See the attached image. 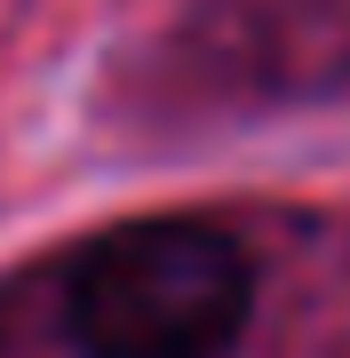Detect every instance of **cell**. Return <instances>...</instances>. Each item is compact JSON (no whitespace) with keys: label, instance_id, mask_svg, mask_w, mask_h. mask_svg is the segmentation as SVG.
<instances>
[{"label":"cell","instance_id":"obj_1","mask_svg":"<svg viewBox=\"0 0 350 358\" xmlns=\"http://www.w3.org/2000/svg\"><path fill=\"white\" fill-rule=\"evenodd\" d=\"M247 255L199 215L119 223L72 263V334L88 358H223L247 327Z\"/></svg>","mask_w":350,"mask_h":358}]
</instances>
